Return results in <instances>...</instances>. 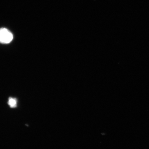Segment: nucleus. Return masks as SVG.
I'll use <instances>...</instances> for the list:
<instances>
[{
	"label": "nucleus",
	"instance_id": "obj_1",
	"mask_svg": "<svg viewBox=\"0 0 149 149\" xmlns=\"http://www.w3.org/2000/svg\"><path fill=\"white\" fill-rule=\"evenodd\" d=\"M13 36L11 32L5 28L0 29V43L7 44L13 40Z\"/></svg>",
	"mask_w": 149,
	"mask_h": 149
},
{
	"label": "nucleus",
	"instance_id": "obj_2",
	"mask_svg": "<svg viewBox=\"0 0 149 149\" xmlns=\"http://www.w3.org/2000/svg\"><path fill=\"white\" fill-rule=\"evenodd\" d=\"M8 104L12 108H14L17 106V100L16 99L13 98H9L8 100Z\"/></svg>",
	"mask_w": 149,
	"mask_h": 149
}]
</instances>
